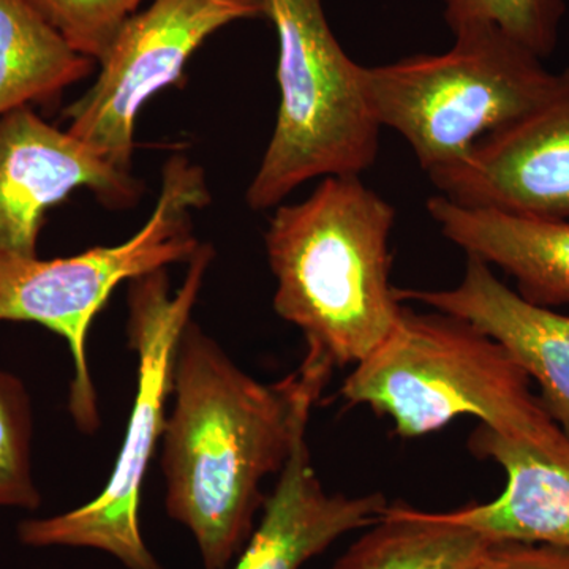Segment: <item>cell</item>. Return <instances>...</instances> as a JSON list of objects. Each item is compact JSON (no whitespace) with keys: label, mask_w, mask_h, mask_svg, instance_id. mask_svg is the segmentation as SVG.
<instances>
[{"label":"cell","mask_w":569,"mask_h":569,"mask_svg":"<svg viewBox=\"0 0 569 569\" xmlns=\"http://www.w3.org/2000/svg\"><path fill=\"white\" fill-rule=\"evenodd\" d=\"M430 181L458 204L569 219V67L529 111Z\"/></svg>","instance_id":"cell-10"},{"label":"cell","mask_w":569,"mask_h":569,"mask_svg":"<svg viewBox=\"0 0 569 569\" xmlns=\"http://www.w3.org/2000/svg\"><path fill=\"white\" fill-rule=\"evenodd\" d=\"M209 203L203 170L179 153L164 163L151 217L121 244L52 260L0 254V321L40 325L66 340L73 359L69 408L82 432L100 426L88 361L93 320L119 284L192 260L201 247L192 212Z\"/></svg>","instance_id":"cell-5"},{"label":"cell","mask_w":569,"mask_h":569,"mask_svg":"<svg viewBox=\"0 0 569 569\" xmlns=\"http://www.w3.org/2000/svg\"><path fill=\"white\" fill-rule=\"evenodd\" d=\"M526 372L490 337L448 313L402 306L387 339L355 365L340 396L391 419L397 436L417 438L473 417L498 433L537 447L569 440Z\"/></svg>","instance_id":"cell-3"},{"label":"cell","mask_w":569,"mask_h":569,"mask_svg":"<svg viewBox=\"0 0 569 569\" xmlns=\"http://www.w3.org/2000/svg\"><path fill=\"white\" fill-rule=\"evenodd\" d=\"M212 258V247L201 244L187 263L186 279L176 293L167 269L130 282L127 331L138 358V388L118 462L102 493L84 507L21 522L18 537L22 545L97 549L127 569H164L142 538V485L167 425L179 340L190 323Z\"/></svg>","instance_id":"cell-7"},{"label":"cell","mask_w":569,"mask_h":569,"mask_svg":"<svg viewBox=\"0 0 569 569\" xmlns=\"http://www.w3.org/2000/svg\"><path fill=\"white\" fill-rule=\"evenodd\" d=\"M80 189L112 209L130 208L142 192L130 171L32 107L0 118V254L37 257L44 216Z\"/></svg>","instance_id":"cell-9"},{"label":"cell","mask_w":569,"mask_h":569,"mask_svg":"<svg viewBox=\"0 0 569 569\" xmlns=\"http://www.w3.org/2000/svg\"><path fill=\"white\" fill-rule=\"evenodd\" d=\"M32 9L70 44L99 63L142 0H28Z\"/></svg>","instance_id":"cell-19"},{"label":"cell","mask_w":569,"mask_h":569,"mask_svg":"<svg viewBox=\"0 0 569 569\" xmlns=\"http://www.w3.org/2000/svg\"><path fill=\"white\" fill-rule=\"evenodd\" d=\"M489 542L437 512L388 505L332 569H477Z\"/></svg>","instance_id":"cell-16"},{"label":"cell","mask_w":569,"mask_h":569,"mask_svg":"<svg viewBox=\"0 0 569 569\" xmlns=\"http://www.w3.org/2000/svg\"><path fill=\"white\" fill-rule=\"evenodd\" d=\"M452 33L455 44L441 54L366 67L367 96L378 123L410 144L429 178L529 111L556 77L535 52L493 26Z\"/></svg>","instance_id":"cell-6"},{"label":"cell","mask_w":569,"mask_h":569,"mask_svg":"<svg viewBox=\"0 0 569 569\" xmlns=\"http://www.w3.org/2000/svg\"><path fill=\"white\" fill-rule=\"evenodd\" d=\"M477 569H569V548L542 542L490 541Z\"/></svg>","instance_id":"cell-20"},{"label":"cell","mask_w":569,"mask_h":569,"mask_svg":"<svg viewBox=\"0 0 569 569\" xmlns=\"http://www.w3.org/2000/svg\"><path fill=\"white\" fill-rule=\"evenodd\" d=\"M31 400L20 378L0 370V508L40 507L32 475Z\"/></svg>","instance_id":"cell-18"},{"label":"cell","mask_w":569,"mask_h":569,"mask_svg":"<svg viewBox=\"0 0 569 569\" xmlns=\"http://www.w3.org/2000/svg\"><path fill=\"white\" fill-rule=\"evenodd\" d=\"M395 222V208L359 176H328L271 217L264 244L276 313L335 369L372 353L402 312L389 282Z\"/></svg>","instance_id":"cell-2"},{"label":"cell","mask_w":569,"mask_h":569,"mask_svg":"<svg viewBox=\"0 0 569 569\" xmlns=\"http://www.w3.org/2000/svg\"><path fill=\"white\" fill-rule=\"evenodd\" d=\"M93 67L28 0H0V118L18 108L54 102Z\"/></svg>","instance_id":"cell-15"},{"label":"cell","mask_w":569,"mask_h":569,"mask_svg":"<svg viewBox=\"0 0 569 569\" xmlns=\"http://www.w3.org/2000/svg\"><path fill=\"white\" fill-rule=\"evenodd\" d=\"M332 369L307 348L298 370L264 385L197 325H187L160 441L164 503L193 535L206 569L227 568L246 548L266 501L261 482L282 471L296 427L312 415Z\"/></svg>","instance_id":"cell-1"},{"label":"cell","mask_w":569,"mask_h":569,"mask_svg":"<svg viewBox=\"0 0 569 569\" xmlns=\"http://www.w3.org/2000/svg\"><path fill=\"white\" fill-rule=\"evenodd\" d=\"M396 298L458 317L490 337L538 385L542 406L569 437V316L527 301L470 254L455 288H396Z\"/></svg>","instance_id":"cell-11"},{"label":"cell","mask_w":569,"mask_h":569,"mask_svg":"<svg viewBox=\"0 0 569 569\" xmlns=\"http://www.w3.org/2000/svg\"><path fill=\"white\" fill-rule=\"evenodd\" d=\"M479 459L503 468L507 486L489 503L437 512L490 541L542 542L569 548V440L537 447L481 425L468 438Z\"/></svg>","instance_id":"cell-13"},{"label":"cell","mask_w":569,"mask_h":569,"mask_svg":"<svg viewBox=\"0 0 569 569\" xmlns=\"http://www.w3.org/2000/svg\"><path fill=\"white\" fill-rule=\"evenodd\" d=\"M277 33L280 103L274 132L247 189L253 211L277 208L302 183L361 176L376 163L380 130L356 63L326 20L323 0H264Z\"/></svg>","instance_id":"cell-4"},{"label":"cell","mask_w":569,"mask_h":569,"mask_svg":"<svg viewBox=\"0 0 569 569\" xmlns=\"http://www.w3.org/2000/svg\"><path fill=\"white\" fill-rule=\"evenodd\" d=\"M299 421L290 455L263 516L234 569H299L350 531L367 529L388 507L383 493H329L310 458L307 429Z\"/></svg>","instance_id":"cell-12"},{"label":"cell","mask_w":569,"mask_h":569,"mask_svg":"<svg viewBox=\"0 0 569 569\" xmlns=\"http://www.w3.org/2000/svg\"><path fill=\"white\" fill-rule=\"evenodd\" d=\"M452 32L471 26H493L545 61L560 39L565 0H443Z\"/></svg>","instance_id":"cell-17"},{"label":"cell","mask_w":569,"mask_h":569,"mask_svg":"<svg viewBox=\"0 0 569 569\" xmlns=\"http://www.w3.org/2000/svg\"><path fill=\"white\" fill-rule=\"evenodd\" d=\"M264 18V0H153L122 26L99 61L96 81L63 118L70 133L130 171L138 116L156 93L178 84L209 37L236 21Z\"/></svg>","instance_id":"cell-8"},{"label":"cell","mask_w":569,"mask_h":569,"mask_svg":"<svg viewBox=\"0 0 569 569\" xmlns=\"http://www.w3.org/2000/svg\"><path fill=\"white\" fill-rule=\"evenodd\" d=\"M441 234L470 257L497 266L533 305H569V219L471 208L443 194L427 200Z\"/></svg>","instance_id":"cell-14"}]
</instances>
